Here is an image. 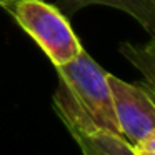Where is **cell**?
<instances>
[{"label": "cell", "mask_w": 155, "mask_h": 155, "mask_svg": "<svg viewBox=\"0 0 155 155\" xmlns=\"http://www.w3.org/2000/svg\"><path fill=\"white\" fill-rule=\"evenodd\" d=\"M17 2L18 0H0V7H4L7 12H12V8H14V5Z\"/></svg>", "instance_id": "ba28073f"}, {"label": "cell", "mask_w": 155, "mask_h": 155, "mask_svg": "<svg viewBox=\"0 0 155 155\" xmlns=\"http://www.w3.org/2000/svg\"><path fill=\"white\" fill-rule=\"evenodd\" d=\"M132 148L137 155H155V130H152L148 135H145Z\"/></svg>", "instance_id": "52a82bcc"}, {"label": "cell", "mask_w": 155, "mask_h": 155, "mask_svg": "<svg viewBox=\"0 0 155 155\" xmlns=\"http://www.w3.org/2000/svg\"><path fill=\"white\" fill-rule=\"evenodd\" d=\"M82 155H137L122 135L107 130L72 134Z\"/></svg>", "instance_id": "5b68a950"}, {"label": "cell", "mask_w": 155, "mask_h": 155, "mask_svg": "<svg viewBox=\"0 0 155 155\" xmlns=\"http://www.w3.org/2000/svg\"><path fill=\"white\" fill-rule=\"evenodd\" d=\"M10 14L54 67L72 62L84 50L67 15L57 5L44 0H18Z\"/></svg>", "instance_id": "7a4b0ae2"}, {"label": "cell", "mask_w": 155, "mask_h": 155, "mask_svg": "<svg viewBox=\"0 0 155 155\" xmlns=\"http://www.w3.org/2000/svg\"><path fill=\"white\" fill-rule=\"evenodd\" d=\"M120 54L140 72L147 87L155 95V38L142 45L125 42L120 45Z\"/></svg>", "instance_id": "8992f818"}, {"label": "cell", "mask_w": 155, "mask_h": 155, "mask_svg": "<svg viewBox=\"0 0 155 155\" xmlns=\"http://www.w3.org/2000/svg\"><path fill=\"white\" fill-rule=\"evenodd\" d=\"M90 5H105L125 12L155 38V0H57V7L67 17Z\"/></svg>", "instance_id": "277c9868"}, {"label": "cell", "mask_w": 155, "mask_h": 155, "mask_svg": "<svg viewBox=\"0 0 155 155\" xmlns=\"http://www.w3.org/2000/svg\"><path fill=\"white\" fill-rule=\"evenodd\" d=\"M120 135L134 147L155 130V95L147 85L128 84L107 74Z\"/></svg>", "instance_id": "3957f363"}, {"label": "cell", "mask_w": 155, "mask_h": 155, "mask_svg": "<svg viewBox=\"0 0 155 155\" xmlns=\"http://www.w3.org/2000/svg\"><path fill=\"white\" fill-rule=\"evenodd\" d=\"M58 85L54 107L68 132L107 130L120 135L108 87L107 74L88 52L82 50L77 58L55 67Z\"/></svg>", "instance_id": "6da1fadb"}]
</instances>
